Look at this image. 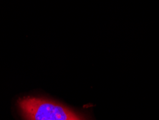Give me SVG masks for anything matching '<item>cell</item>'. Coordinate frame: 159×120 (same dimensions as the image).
Masks as SVG:
<instances>
[{
    "mask_svg": "<svg viewBox=\"0 0 159 120\" xmlns=\"http://www.w3.org/2000/svg\"><path fill=\"white\" fill-rule=\"evenodd\" d=\"M18 104L26 120H84L65 106L46 98L27 96Z\"/></svg>",
    "mask_w": 159,
    "mask_h": 120,
    "instance_id": "cell-1",
    "label": "cell"
}]
</instances>
